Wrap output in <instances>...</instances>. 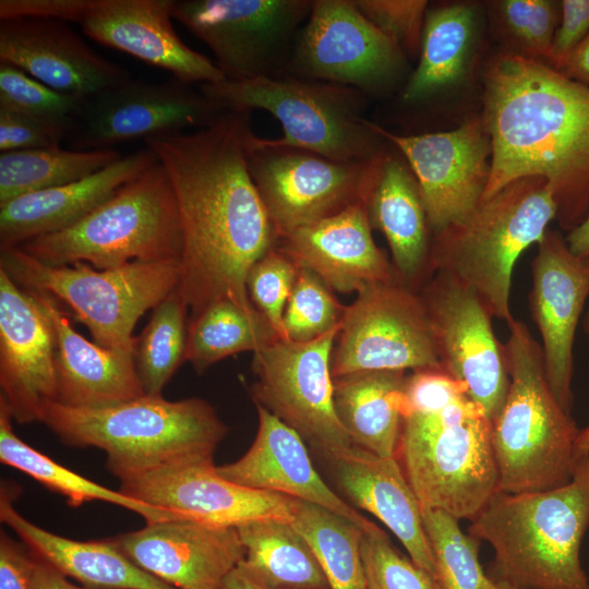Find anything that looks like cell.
Masks as SVG:
<instances>
[{
	"instance_id": "6da1fadb",
	"label": "cell",
	"mask_w": 589,
	"mask_h": 589,
	"mask_svg": "<svg viewBox=\"0 0 589 589\" xmlns=\"http://www.w3.org/2000/svg\"><path fill=\"white\" fill-rule=\"evenodd\" d=\"M249 111L227 110L205 128L145 141L171 183L183 248L177 291L196 316L230 300L256 310L247 291L251 267L276 232L248 168Z\"/></svg>"
},
{
	"instance_id": "7a4b0ae2",
	"label": "cell",
	"mask_w": 589,
	"mask_h": 589,
	"mask_svg": "<svg viewBox=\"0 0 589 589\" xmlns=\"http://www.w3.org/2000/svg\"><path fill=\"white\" fill-rule=\"evenodd\" d=\"M482 121L492 146L483 199L540 177L567 232L589 214V87L543 61L505 52L483 76Z\"/></svg>"
},
{
	"instance_id": "3957f363",
	"label": "cell",
	"mask_w": 589,
	"mask_h": 589,
	"mask_svg": "<svg viewBox=\"0 0 589 589\" xmlns=\"http://www.w3.org/2000/svg\"><path fill=\"white\" fill-rule=\"evenodd\" d=\"M589 528V466L545 491L498 492L468 533L494 555L486 576L516 589H589L580 546Z\"/></svg>"
},
{
	"instance_id": "277c9868",
	"label": "cell",
	"mask_w": 589,
	"mask_h": 589,
	"mask_svg": "<svg viewBox=\"0 0 589 589\" xmlns=\"http://www.w3.org/2000/svg\"><path fill=\"white\" fill-rule=\"evenodd\" d=\"M64 444L97 447L119 480L199 456H214L227 426L204 399L140 398L99 409L46 401L39 413Z\"/></svg>"
},
{
	"instance_id": "5b68a950",
	"label": "cell",
	"mask_w": 589,
	"mask_h": 589,
	"mask_svg": "<svg viewBox=\"0 0 589 589\" xmlns=\"http://www.w3.org/2000/svg\"><path fill=\"white\" fill-rule=\"evenodd\" d=\"M507 326L503 349L509 387L491 421L498 491L515 494L561 488L573 479L580 429L550 387L541 345L524 322L513 318Z\"/></svg>"
},
{
	"instance_id": "8992f818",
	"label": "cell",
	"mask_w": 589,
	"mask_h": 589,
	"mask_svg": "<svg viewBox=\"0 0 589 589\" xmlns=\"http://www.w3.org/2000/svg\"><path fill=\"white\" fill-rule=\"evenodd\" d=\"M556 218V205L540 177L510 182L481 200L461 223L432 235L430 267L472 289L493 317L506 324L518 257L538 243Z\"/></svg>"
},
{
	"instance_id": "52a82bcc",
	"label": "cell",
	"mask_w": 589,
	"mask_h": 589,
	"mask_svg": "<svg viewBox=\"0 0 589 589\" xmlns=\"http://www.w3.org/2000/svg\"><path fill=\"white\" fill-rule=\"evenodd\" d=\"M17 248L53 266L85 262L107 269L133 261L179 263L181 220L164 167L157 161L73 226Z\"/></svg>"
},
{
	"instance_id": "ba28073f",
	"label": "cell",
	"mask_w": 589,
	"mask_h": 589,
	"mask_svg": "<svg viewBox=\"0 0 589 589\" xmlns=\"http://www.w3.org/2000/svg\"><path fill=\"white\" fill-rule=\"evenodd\" d=\"M197 88L225 110L269 112L281 125L273 146L303 149L340 161H369L388 144L363 117L361 92L284 74L225 79Z\"/></svg>"
},
{
	"instance_id": "9c48e42d",
	"label": "cell",
	"mask_w": 589,
	"mask_h": 589,
	"mask_svg": "<svg viewBox=\"0 0 589 589\" xmlns=\"http://www.w3.org/2000/svg\"><path fill=\"white\" fill-rule=\"evenodd\" d=\"M395 457L422 509L472 520L500 492L491 421L470 399L402 417Z\"/></svg>"
},
{
	"instance_id": "30bf717a",
	"label": "cell",
	"mask_w": 589,
	"mask_h": 589,
	"mask_svg": "<svg viewBox=\"0 0 589 589\" xmlns=\"http://www.w3.org/2000/svg\"><path fill=\"white\" fill-rule=\"evenodd\" d=\"M0 250V267L17 285L67 304L95 344L132 354L135 324L178 284L176 262L133 261L98 269L85 262L48 265L20 248Z\"/></svg>"
},
{
	"instance_id": "8fae6325",
	"label": "cell",
	"mask_w": 589,
	"mask_h": 589,
	"mask_svg": "<svg viewBox=\"0 0 589 589\" xmlns=\"http://www.w3.org/2000/svg\"><path fill=\"white\" fill-rule=\"evenodd\" d=\"M312 0H173L171 15L215 56L227 79L286 74Z\"/></svg>"
},
{
	"instance_id": "7c38bea8",
	"label": "cell",
	"mask_w": 589,
	"mask_h": 589,
	"mask_svg": "<svg viewBox=\"0 0 589 589\" xmlns=\"http://www.w3.org/2000/svg\"><path fill=\"white\" fill-rule=\"evenodd\" d=\"M340 326L309 342L277 338L253 352L255 405L326 458L352 445L334 407L332 356Z\"/></svg>"
},
{
	"instance_id": "4fadbf2b",
	"label": "cell",
	"mask_w": 589,
	"mask_h": 589,
	"mask_svg": "<svg viewBox=\"0 0 589 589\" xmlns=\"http://www.w3.org/2000/svg\"><path fill=\"white\" fill-rule=\"evenodd\" d=\"M333 378L369 371L442 369L420 293L400 280L370 285L346 306Z\"/></svg>"
},
{
	"instance_id": "5bb4252c",
	"label": "cell",
	"mask_w": 589,
	"mask_h": 589,
	"mask_svg": "<svg viewBox=\"0 0 589 589\" xmlns=\"http://www.w3.org/2000/svg\"><path fill=\"white\" fill-rule=\"evenodd\" d=\"M407 57L351 0H312L286 74L378 94L406 71Z\"/></svg>"
},
{
	"instance_id": "9a60e30c",
	"label": "cell",
	"mask_w": 589,
	"mask_h": 589,
	"mask_svg": "<svg viewBox=\"0 0 589 589\" xmlns=\"http://www.w3.org/2000/svg\"><path fill=\"white\" fill-rule=\"evenodd\" d=\"M374 159V158H373ZM372 160L340 161L251 134V178L277 237L363 202Z\"/></svg>"
},
{
	"instance_id": "2e32d148",
	"label": "cell",
	"mask_w": 589,
	"mask_h": 589,
	"mask_svg": "<svg viewBox=\"0 0 589 589\" xmlns=\"http://www.w3.org/2000/svg\"><path fill=\"white\" fill-rule=\"evenodd\" d=\"M419 293L442 369L465 385L471 401L492 421L505 401L509 374L491 312L472 289L444 272H435Z\"/></svg>"
},
{
	"instance_id": "e0dca14e",
	"label": "cell",
	"mask_w": 589,
	"mask_h": 589,
	"mask_svg": "<svg viewBox=\"0 0 589 589\" xmlns=\"http://www.w3.org/2000/svg\"><path fill=\"white\" fill-rule=\"evenodd\" d=\"M225 111L173 76L164 82L130 79L86 99L69 140L75 151L109 149L134 140L199 130Z\"/></svg>"
},
{
	"instance_id": "ac0fdd59",
	"label": "cell",
	"mask_w": 589,
	"mask_h": 589,
	"mask_svg": "<svg viewBox=\"0 0 589 589\" xmlns=\"http://www.w3.org/2000/svg\"><path fill=\"white\" fill-rule=\"evenodd\" d=\"M406 159L418 182L432 235L465 220L481 202L492 146L482 118L449 131L401 135L373 122Z\"/></svg>"
},
{
	"instance_id": "d6986e66",
	"label": "cell",
	"mask_w": 589,
	"mask_h": 589,
	"mask_svg": "<svg viewBox=\"0 0 589 589\" xmlns=\"http://www.w3.org/2000/svg\"><path fill=\"white\" fill-rule=\"evenodd\" d=\"M119 481L124 495L206 525L238 528L265 519L292 521L293 497L223 478L214 456L187 458Z\"/></svg>"
},
{
	"instance_id": "ffe728a7",
	"label": "cell",
	"mask_w": 589,
	"mask_h": 589,
	"mask_svg": "<svg viewBox=\"0 0 589 589\" xmlns=\"http://www.w3.org/2000/svg\"><path fill=\"white\" fill-rule=\"evenodd\" d=\"M531 264L530 315L541 335L550 387L570 412L573 346L589 297V256L574 254L561 231L548 229Z\"/></svg>"
},
{
	"instance_id": "44dd1931",
	"label": "cell",
	"mask_w": 589,
	"mask_h": 589,
	"mask_svg": "<svg viewBox=\"0 0 589 589\" xmlns=\"http://www.w3.org/2000/svg\"><path fill=\"white\" fill-rule=\"evenodd\" d=\"M55 354L46 308L0 267V399L17 423L39 421L41 406L56 400Z\"/></svg>"
},
{
	"instance_id": "7402d4cb",
	"label": "cell",
	"mask_w": 589,
	"mask_h": 589,
	"mask_svg": "<svg viewBox=\"0 0 589 589\" xmlns=\"http://www.w3.org/2000/svg\"><path fill=\"white\" fill-rule=\"evenodd\" d=\"M111 539L136 566L176 589H219L244 557L236 528L190 519L146 524Z\"/></svg>"
},
{
	"instance_id": "603a6c76",
	"label": "cell",
	"mask_w": 589,
	"mask_h": 589,
	"mask_svg": "<svg viewBox=\"0 0 589 589\" xmlns=\"http://www.w3.org/2000/svg\"><path fill=\"white\" fill-rule=\"evenodd\" d=\"M0 62L85 100L131 79L128 70L98 55L60 20H0Z\"/></svg>"
},
{
	"instance_id": "cb8c5ba5",
	"label": "cell",
	"mask_w": 589,
	"mask_h": 589,
	"mask_svg": "<svg viewBox=\"0 0 589 589\" xmlns=\"http://www.w3.org/2000/svg\"><path fill=\"white\" fill-rule=\"evenodd\" d=\"M173 0H94L81 21L95 41L197 85L226 79L209 58L187 46L172 25Z\"/></svg>"
},
{
	"instance_id": "d4e9b609",
	"label": "cell",
	"mask_w": 589,
	"mask_h": 589,
	"mask_svg": "<svg viewBox=\"0 0 589 589\" xmlns=\"http://www.w3.org/2000/svg\"><path fill=\"white\" fill-rule=\"evenodd\" d=\"M275 248L335 291L358 293L373 284L399 280L374 242L362 201L277 237Z\"/></svg>"
},
{
	"instance_id": "484cf974",
	"label": "cell",
	"mask_w": 589,
	"mask_h": 589,
	"mask_svg": "<svg viewBox=\"0 0 589 589\" xmlns=\"http://www.w3.org/2000/svg\"><path fill=\"white\" fill-rule=\"evenodd\" d=\"M259 425L248 452L238 460L217 467L223 478L237 484L275 492L324 507L360 527L378 526L336 494L313 466L303 438L262 406L255 405Z\"/></svg>"
},
{
	"instance_id": "4316f807",
	"label": "cell",
	"mask_w": 589,
	"mask_h": 589,
	"mask_svg": "<svg viewBox=\"0 0 589 589\" xmlns=\"http://www.w3.org/2000/svg\"><path fill=\"white\" fill-rule=\"evenodd\" d=\"M393 148L386 146L373 159L363 203L372 228L380 230L389 245L399 280L416 290V285L433 275L432 232L416 177Z\"/></svg>"
},
{
	"instance_id": "83f0119b",
	"label": "cell",
	"mask_w": 589,
	"mask_h": 589,
	"mask_svg": "<svg viewBox=\"0 0 589 589\" xmlns=\"http://www.w3.org/2000/svg\"><path fill=\"white\" fill-rule=\"evenodd\" d=\"M323 459L344 495L380 519L413 563L437 578L422 508L396 457H381L352 444Z\"/></svg>"
},
{
	"instance_id": "f1b7e54d",
	"label": "cell",
	"mask_w": 589,
	"mask_h": 589,
	"mask_svg": "<svg viewBox=\"0 0 589 589\" xmlns=\"http://www.w3.org/2000/svg\"><path fill=\"white\" fill-rule=\"evenodd\" d=\"M157 161L146 147L84 179L1 204L0 249L17 248L73 226Z\"/></svg>"
},
{
	"instance_id": "f546056e",
	"label": "cell",
	"mask_w": 589,
	"mask_h": 589,
	"mask_svg": "<svg viewBox=\"0 0 589 589\" xmlns=\"http://www.w3.org/2000/svg\"><path fill=\"white\" fill-rule=\"evenodd\" d=\"M34 292L46 308L56 332V402L71 408L99 409L145 395L132 353L87 340L72 327L52 296Z\"/></svg>"
},
{
	"instance_id": "4dcf8cb0",
	"label": "cell",
	"mask_w": 589,
	"mask_h": 589,
	"mask_svg": "<svg viewBox=\"0 0 589 589\" xmlns=\"http://www.w3.org/2000/svg\"><path fill=\"white\" fill-rule=\"evenodd\" d=\"M17 488L1 485L0 519L39 558L92 589H176L130 561L112 539L79 541L55 534L23 517L13 506Z\"/></svg>"
},
{
	"instance_id": "1f68e13d",
	"label": "cell",
	"mask_w": 589,
	"mask_h": 589,
	"mask_svg": "<svg viewBox=\"0 0 589 589\" xmlns=\"http://www.w3.org/2000/svg\"><path fill=\"white\" fill-rule=\"evenodd\" d=\"M405 372L369 371L334 378L335 411L353 445L381 457L396 455Z\"/></svg>"
},
{
	"instance_id": "d6a6232c",
	"label": "cell",
	"mask_w": 589,
	"mask_h": 589,
	"mask_svg": "<svg viewBox=\"0 0 589 589\" xmlns=\"http://www.w3.org/2000/svg\"><path fill=\"white\" fill-rule=\"evenodd\" d=\"M244 548L239 567L271 589H329L305 538L289 521L256 520L236 528Z\"/></svg>"
},
{
	"instance_id": "836d02e7",
	"label": "cell",
	"mask_w": 589,
	"mask_h": 589,
	"mask_svg": "<svg viewBox=\"0 0 589 589\" xmlns=\"http://www.w3.org/2000/svg\"><path fill=\"white\" fill-rule=\"evenodd\" d=\"M474 25L476 12L468 3H452L426 12L418 65L401 93L405 103L422 101L462 76Z\"/></svg>"
},
{
	"instance_id": "e575fe53",
	"label": "cell",
	"mask_w": 589,
	"mask_h": 589,
	"mask_svg": "<svg viewBox=\"0 0 589 589\" xmlns=\"http://www.w3.org/2000/svg\"><path fill=\"white\" fill-rule=\"evenodd\" d=\"M12 417L0 399V460L15 468L47 489L67 497L68 504L77 507L92 501L121 506L142 516L146 524L183 519L170 510L157 508L131 498L119 490H110L70 470L19 438L12 428Z\"/></svg>"
},
{
	"instance_id": "d590c367",
	"label": "cell",
	"mask_w": 589,
	"mask_h": 589,
	"mask_svg": "<svg viewBox=\"0 0 589 589\" xmlns=\"http://www.w3.org/2000/svg\"><path fill=\"white\" fill-rule=\"evenodd\" d=\"M122 156L116 148L75 151L59 145L0 154V205L84 179Z\"/></svg>"
},
{
	"instance_id": "8d00e7d4",
	"label": "cell",
	"mask_w": 589,
	"mask_h": 589,
	"mask_svg": "<svg viewBox=\"0 0 589 589\" xmlns=\"http://www.w3.org/2000/svg\"><path fill=\"white\" fill-rule=\"evenodd\" d=\"M280 338L257 311H248L230 300L215 302L189 318L185 361L196 372L243 351L263 348Z\"/></svg>"
},
{
	"instance_id": "74e56055",
	"label": "cell",
	"mask_w": 589,
	"mask_h": 589,
	"mask_svg": "<svg viewBox=\"0 0 589 589\" xmlns=\"http://www.w3.org/2000/svg\"><path fill=\"white\" fill-rule=\"evenodd\" d=\"M291 524L312 548L329 589H365L360 527L324 507L297 498L292 503Z\"/></svg>"
},
{
	"instance_id": "f35d334b",
	"label": "cell",
	"mask_w": 589,
	"mask_h": 589,
	"mask_svg": "<svg viewBox=\"0 0 589 589\" xmlns=\"http://www.w3.org/2000/svg\"><path fill=\"white\" fill-rule=\"evenodd\" d=\"M189 308L172 290L152 312L133 345V362L145 395L160 396L177 369L185 361Z\"/></svg>"
},
{
	"instance_id": "ab89813d",
	"label": "cell",
	"mask_w": 589,
	"mask_h": 589,
	"mask_svg": "<svg viewBox=\"0 0 589 589\" xmlns=\"http://www.w3.org/2000/svg\"><path fill=\"white\" fill-rule=\"evenodd\" d=\"M437 579L443 589H483L489 580L479 562L480 542L445 512L422 509Z\"/></svg>"
},
{
	"instance_id": "60d3db41",
	"label": "cell",
	"mask_w": 589,
	"mask_h": 589,
	"mask_svg": "<svg viewBox=\"0 0 589 589\" xmlns=\"http://www.w3.org/2000/svg\"><path fill=\"white\" fill-rule=\"evenodd\" d=\"M85 99L57 92L21 69L0 62V108L29 117L58 132L71 135Z\"/></svg>"
},
{
	"instance_id": "b9f144b4",
	"label": "cell",
	"mask_w": 589,
	"mask_h": 589,
	"mask_svg": "<svg viewBox=\"0 0 589 589\" xmlns=\"http://www.w3.org/2000/svg\"><path fill=\"white\" fill-rule=\"evenodd\" d=\"M346 306L312 272L299 267L288 299L284 320V339L312 341L341 324Z\"/></svg>"
},
{
	"instance_id": "7bdbcfd3",
	"label": "cell",
	"mask_w": 589,
	"mask_h": 589,
	"mask_svg": "<svg viewBox=\"0 0 589 589\" xmlns=\"http://www.w3.org/2000/svg\"><path fill=\"white\" fill-rule=\"evenodd\" d=\"M365 589H443L438 579L404 556L380 527L362 532Z\"/></svg>"
},
{
	"instance_id": "ee69618b",
	"label": "cell",
	"mask_w": 589,
	"mask_h": 589,
	"mask_svg": "<svg viewBox=\"0 0 589 589\" xmlns=\"http://www.w3.org/2000/svg\"><path fill=\"white\" fill-rule=\"evenodd\" d=\"M299 266L275 247L260 259L247 277V291L254 308L284 339L283 320Z\"/></svg>"
},
{
	"instance_id": "f6af8a7d",
	"label": "cell",
	"mask_w": 589,
	"mask_h": 589,
	"mask_svg": "<svg viewBox=\"0 0 589 589\" xmlns=\"http://www.w3.org/2000/svg\"><path fill=\"white\" fill-rule=\"evenodd\" d=\"M497 8L505 28L524 56L546 62L561 15V2L503 0Z\"/></svg>"
},
{
	"instance_id": "bcb514c9",
	"label": "cell",
	"mask_w": 589,
	"mask_h": 589,
	"mask_svg": "<svg viewBox=\"0 0 589 589\" xmlns=\"http://www.w3.org/2000/svg\"><path fill=\"white\" fill-rule=\"evenodd\" d=\"M357 10L406 55L419 57L425 0H351Z\"/></svg>"
},
{
	"instance_id": "7dc6e473",
	"label": "cell",
	"mask_w": 589,
	"mask_h": 589,
	"mask_svg": "<svg viewBox=\"0 0 589 589\" xmlns=\"http://www.w3.org/2000/svg\"><path fill=\"white\" fill-rule=\"evenodd\" d=\"M466 399L470 398L465 385L443 369L416 370L404 382L401 419L410 413L437 412Z\"/></svg>"
},
{
	"instance_id": "c3c4849f",
	"label": "cell",
	"mask_w": 589,
	"mask_h": 589,
	"mask_svg": "<svg viewBox=\"0 0 589 589\" xmlns=\"http://www.w3.org/2000/svg\"><path fill=\"white\" fill-rule=\"evenodd\" d=\"M546 64L560 71L589 33V0H563Z\"/></svg>"
},
{
	"instance_id": "681fc988",
	"label": "cell",
	"mask_w": 589,
	"mask_h": 589,
	"mask_svg": "<svg viewBox=\"0 0 589 589\" xmlns=\"http://www.w3.org/2000/svg\"><path fill=\"white\" fill-rule=\"evenodd\" d=\"M63 137L47 125L0 108V151L11 152L59 145Z\"/></svg>"
},
{
	"instance_id": "f907efd6",
	"label": "cell",
	"mask_w": 589,
	"mask_h": 589,
	"mask_svg": "<svg viewBox=\"0 0 589 589\" xmlns=\"http://www.w3.org/2000/svg\"><path fill=\"white\" fill-rule=\"evenodd\" d=\"M94 0H1L0 20L34 17L81 23Z\"/></svg>"
},
{
	"instance_id": "816d5d0a",
	"label": "cell",
	"mask_w": 589,
	"mask_h": 589,
	"mask_svg": "<svg viewBox=\"0 0 589 589\" xmlns=\"http://www.w3.org/2000/svg\"><path fill=\"white\" fill-rule=\"evenodd\" d=\"M36 555L23 542L0 533V589H31Z\"/></svg>"
},
{
	"instance_id": "f5cc1de1",
	"label": "cell",
	"mask_w": 589,
	"mask_h": 589,
	"mask_svg": "<svg viewBox=\"0 0 589 589\" xmlns=\"http://www.w3.org/2000/svg\"><path fill=\"white\" fill-rule=\"evenodd\" d=\"M558 72L589 87V33L574 49Z\"/></svg>"
},
{
	"instance_id": "db71d44e",
	"label": "cell",
	"mask_w": 589,
	"mask_h": 589,
	"mask_svg": "<svg viewBox=\"0 0 589 589\" xmlns=\"http://www.w3.org/2000/svg\"><path fill=\"white\" fill-rule=\"evenodd\" d=\"M35 554V553H34ZM36 555V554H35ZM31 589H92L72 584L68 577L36 555Z\"/></svg>"
},
{
	"instance_id": "11a10c76",
	"label": "cell",
	"mask_w": 589,
	"mask_h": 589,
	"mask_svg": "<svg viewBox=\"0 0 589 589\" xmlns=\"http://www.w3.org/2000/svg\"><path fill=\"white\" fill-rule=\"evenodd\" d=\"M565 239L574 254L589 256V214L577 227L567 232Z\"/></svg>"
},
{
	"instance_id": "9f6ffc18",
	"label": "cell",
	"mask_w": 589,
	"mask_h": 589,
	"mask_svg": "<svg viewBox=\"0 0 589 589\" xmlns=\"http://www.w3.org/2000/svg\"><path fill=\"white\" fill-rule=\"evenodd\" d=\"M219 589H271L251 579L239 566L224 579Z\"/></svg>"
},
{
	"instance_id": "6f0895ef",
	"label": "cell",
	"mask_w": 589,
	"mask_h": 589,
	"mask_svg": "<svg viewBox=\"0 0 589 589\" xmlns=\"http://www.w3.org/2000/svg\"><path fill=\"white\" fill-rule=\"evenodd\" d=\"M589 466V425L579 431L574 449V471Z\"/></svg>"
},
{
	"instance_id": "680465c9",
	"label": "cell",
	"mask_w": 589,
	"mask_h": 589,
	"mask_svg": "<svg viewBox=\"0 0 589 589\" xmlns=\"http://www.w3.org/2000/svg\"><path fill=\"white\" fill-rule=\"evenodd\" d=\"M483 589H516L505 582L493 581L489 578Z\"/></svg>"
},
{
	"instance_id": "91938a15",
	"label": "cell",
	"mask_w": 589,
	"mask_h": 589,
	"mask_svg": "<svg viewBox=\"0 0 589 589\" xmlns=\"http://www.w3.org/2000/svg\"><path fill=\"white\" fill-rule=\"evenodd\" d=\"M582 330L586 334L588 340H589V309L585 313L581 322Z\"/></svg>"
}]
</instances>
